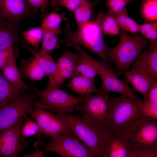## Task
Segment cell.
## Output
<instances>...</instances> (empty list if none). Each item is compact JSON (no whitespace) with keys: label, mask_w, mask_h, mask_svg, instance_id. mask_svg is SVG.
I'll use <instances>...</instances> for the list:
<instances>
[{"label":"cell","mask_w":157,"mask_h":157,"mask_svg":"<svg viewBox=\"0 0 157 157\" xmlns=\"http://www.w3.org/2000/svg\"><path fill=\"white\" fill-rule=\"evenodd\" d=\"M136 150L145 151L157 156V122L144 117L136 124L125 137Z\"/></svg>","instance_id":"cell-8"},{"label":"cell","mask_w":157,"mask_h":157,"mask_svg":"<svg viewBox=\"0 0 157 157\" xmlns=\"http://www.w3.org/2000/svg\"><path fill=\"white\" fill-rule=\"evenodd\" d=\"M140 108L143 115L145 117L156 120L157 103H153L147 100L142 101Z\"/></svg>","instance_id":"cell-33"},{"label":"cell","mask_w":157,"mask_h":157,"mask_svg":"<svg viewBox=\"0 0 157 157\" xmlns=\"http://www.w3.org/2000/svg\"><path fill=\"white\" fill-rule=\"evenodd\" d=\"M95 20L104 34L115 35L119 33L120 28L115 19L104 11H101L97 14Z\"/></svg>","instance_id":"cell-25"},{"label":"cell","mask_w":157,"mask_h":157,"mask_svg":"<svg viewBox=\"0 0 157 157\" xmlns=\"http://www.w3.org/2000/svg\"><path fill=\"white\" fill-rule=\"evenodd\" d=\"M57 0H50V1L51 4V6L53 9V10L55 11L56 7V2Z\"/></svg>","instance_id":"cell-41"},{"label":"cell","mask_w":157,"mask_h":157,"mask_svg":"<svg viewBox=\"0 0 157 157\" xmlns=\"http://www.w3.org/2000/svg\"><path fill=\"white\" fill-rule=\"evenodd\" d=\"M20 30L17 24L0 17V51L22 41Z\"/></svg>","instance_id":"cell-18"},{"label":"cell","mask_w":157,"mask_h":157,"mask_svg":"<svg viewBox=\"0 0 157 157\" xmlns=\"http://www.w3.org/2000/svg\"><path fill=\"white\" fill-rule=\"evenodd\" d=\"M99 90L94 95L84 96L75 110L105 131L110 114L111 99L109 93Z\"/></svg>","instance_id":"cell-5"},{"label":"cell","mask_w":157,"mask_h":157,"mask_svg":"<svg viewBox=\"0 0 157 157\" xmlns=\"http://www.w3.org/2000/svg\"><path fill=\"white\" fill-rule=\"evenodd\" d=\"M106 13L113 17L120 28L126 31V25L129 17L127 9L126 8L117 12L109 10Z\"/></svg>","instance_id":"cell-32"},{"label":"cell","mask_w":157,"mask_h":157,"mask_svg":"<svg viewBox=\"0 0 157 157\" xmlns=\"http://www.w3.org/2000/svg\"><path fill=\"white\" fill-rule=\"evenodd\" d=\"M79 54L65 51L56 63L57 70L52 80L48 83L47 88H59L65 81L72 76Z\"/></svg>","instance_id":"cell-16"},{"label":"cell","mask_w":157,"mask_h":157,"mask_svg":"<svg viewBox=\"0 0 157 157\" xmlns=\"http://www.w3.org/2000/svg\"><path fill=\"white\" fill-rule=\"evenodd\" d=\"M61 113L74 135L90 150L95 157H102L107 133L82 115Z\"/></svg>","instance_id":"cell-4"},{"label":"cell","mask_w":157,"mask_h":157,"mask_svg":"<svg viewBox=\"0 0 157 157\" xmlns=\"http://www.w3.org/2000/svg\"><path fill=\"white\" fill-rule=\"evenodd\" d=\"M143 38L150 42L148 49L152 51L157 49V22L140 24L139 28Z\"/></svg>","instance_id":"cell-26"},{"label":"cell","mask_w":157,"mask_h":157,"mask_svg":"<svg viewBox=\"0 0 157 157\" xmlns=\"http://www.w3.org/2000/svg\"><path fill=\"white\" fill-rule=\"evenodd\" d=\"M137 0H108L106 6L109 10L115 12L121 10L126 5Z\"/></svg>","instance_id":"cell-34"},{"label":"cell","mask_w":157,"mask_h":157,"mask_svg":"<svg viewBox=\"0 0 157 157\" xmlns=\"http://www.w3.org/2000/svg\"><path fill=\"white\" fill-rule=\"evenodd\" d=\"M81 50L92 63L97 71V75L101 79L102 85L99 88L100 90L108 93L110 92H117L137 101L141 100L136 96V91L133 88H130L118 78L114 69L110 66L107 62L96 59L82 49Z\"/></svg>","instance_id":"cell-9"},{"label":"cell","mask_w":157,"mask_h":157,"mask_svg":"<svg viewBox=\"0 0 157 157\" xmlns=\"http://www.w3.org/2000/svg\"><path fill=\"white\" fill-rule=\"evenodd\" d=\"M22 34L24 40L32 45L35 49L37 50L43 35V32L41 28H33L23 32Z\"/></svg>","instance_id":"cell-31"},{"label":"cell","mask_w":157,"mask_h":157,"mask_svg":"<svg viewBox=\"0 0 157 157\" xmlns=\"http://www.w3.org/2000/svg\"><path fill=\"white\" fill-rule=\"evenodd\" d=\"M25 117L10 128L0 132V157H17L27 147L21 142V131Z\"/></svg>","instance_id":"cell-13"},{"label":"cell","mask_w":157,"mask_h":157,"mask_svg":"<svg viewBox=\"0 0 157 157\" xmlns=\"http://www.w3.org/2000/svg\"><path fill=\"white\" fill-rule=\"evenodd\" d=\"M149 43L142 36L130 35L122 30L117 44L109 49L108 58L114 64L117 71H129L144 47Z\"/></svg>","instance_id":"cell-3"},{"label":"cell","mask_w":157,"mask_h":157,"mask_svg":"<svg viewBox=\"0 0 157 157\" xmlns=\"http://www.w3.org/2000/svg\"><path fill=\"white\" fill-rule=\"evenodd\" d=\"M101 0H95V1H96V3H97L98 2H99Z\"/></svg>","instance_id":"cell-42"},{"label":"cell","mask_w":157,"mask_h":157,"mask_svg":"<svg viewBox=\"0 0 157 157\" xmlns=\"http://www.w3.org/2000/svg\"><path fill=\"white\" fill-rule=\"evenodd\" d=\"M42 132L52 137L64 134L73 133L61 113L53 114L35 104L30 114Z\"/></svg>","instance_id":"cell-11"},{"label":"cell","mask_w":157,"mask_h":157,"mask_svg":"<svg viewBox=\"0 0 157 157\" xmlns=\"http://www.w3.org/2000/svg\"><path fill=\"white\" fill-rule=\"evenodd\" d=\"M22 126L20 135L21 141L22 139H26L27 138L34 135L37 137V142H39L42 132L37 122L31 118L26 116Z\"/></svg>","instance_id":"cell-27"},{"label":"cell","mask_w":157,"mask_h":157,"mask_svg":"<svg viewBox=\"0 0 157 157\" xmlns=\"http://www.w3.org/2000/svg\"><path fill=\"white\" fill-rule=\"evenodd\" d=\"M131 66V70L124 72L117 71V74L124 76L135 90L142 95L144 100L151 90L157 85V76L138 59Z\"/></svg>","instance_id":"cell-12"},{"label":"cell","mask_w":157,"mask_h":157,"mask_svg":"<svg viewBox=\"0 0 157 157\" xmlns=\"http://www.w3.org/2000/svg\"><path fill=\"white\" fill-rule=\"evenodd\" d=\"M142 17L146 21L157 19V0H142L141 8Z\"/></svg>","instance_id":"cell-29"},{"label":"cell","mask_w":157,"mask_h":157,"mask_svg":"<svg viewBox=\"0 0 157 157\" xmlns=\"http://www.w3.org/2000/svg\"><path fill=\"white\" fill-rule=\"evenodd\" d=\"M137 59L157 76V49L152 51L144 49Z\"/></svg>","instance_id":"cell-28"},{"label":"cell","mask_w":157,"mask_h":157,"mask_svg":"<svg viewBox=\"0 0 157 157\" xmlns=\"http://www.w3.org/2000/svg\"><path fill=\"white\" fill-rule=\"evenodd\" d=\"M23 47L33 55L48 78V83L50 82L53 79L57 70L56 63L52 57L48 53L41 50L35 49L28 44L24 43Z\"/></svg>","instance_id":"cell-20"},{"label":"cell","mask_w":157,"mask_h":157,"mask_svg":"<svg viewBox=\"0 0 157 157\" xmlns=\"http://www.w3.org/2000/svg\"><path fill=\"white\" fill-rule=\"evenodd\" d=\"M70 81L65 85L66 86L76 94L83 97L97 93L100 90L96 87L94 80L81 75L71 77Z\"/></svg>","instance_id":"cell-19"},{"label":"cell","mask_w":157,"mask_h":157,"mask_svg":"<svg viewBox=\"0 0 157 157\" xmlns=\"http://www.w3.org/2000/svg\"><path fill=\"white\" fill-rule=\"evenodd\" d=\"M56 36L50 32H44L40 50L48 53L58 48L61 43L60 40Z\"/></svg>","instance_id":"cell-30"},{"label":"cell","mask_w":157,"mask_h":157,"mask_svg":"<svg viewBox=\"0 0 157 157\" xmlns=\"http://www.w3.org/2000/svg\"><path fill=\"white\" fill-rule=\"evenodd\" d=\"M43 153L52 151L62 157H94L95 155L73 133L62 134L52 137L44 146Z\"/></svg>","instance_id":"cell-10"},{"label":"cell","mask_w":157,"mask_h":157,"mask_svg":"<svg viewBox=\"0 0 157 157\" xmlns=\"http://www.w3.org/2000/svg\"><path fill=\"white\" fill-rule=\"evenodd\" d=\"M145 100L152 103H157V85L151 90Z\"/></svg>","instance_id":"cell-39"},{"label":"cell","mask_w":157,"mask_h":157,"mask_svg":"<svg viewBox=\"0 0 157 157\" xmlns=\"http://www.w3.org/2000/svg\"><path fill=\"white\" fill-rule=\"evenodd\" d=\"M67 22L63 31L65 38L60 43L74 42L81 45L107 62L109 48L107 44L101 29L96 20L92 19L75 31L71 30Z\"/></svg>","instance_id":"cell-2"},{"label":"cell","mask_w":157,"mask_h":157,"mask_svg":"<svg viewBox=\"0 0 157 157\" xmlns=\"http://www.w3.org/2000/svg\"><path fill=\"white\" fill-rule=\"evenodd\" d=\"M142 101L121 94L113 98L105 131L125 137L134 126L145 117L141 110Z\"/></svg>","instance_id":"cell-1"},{"label":"cell","mask_w":157,"mask_h":157,"mask_svg":"<svg viewBox=\"0 0 157 157\" xmlns=\"http://www.w3.org/2000/svg\"><path fill=\"white\" fill-rule=\"evenodd\" d=\"M19 71L22 78L25 77L33 81H39L46 76L37 60L30 57L23 59L19 64Z\"/></svg>","instance_id":"cell-21"},{"label":"cell","mask_w":157,"mask_h":157,"mask_svg":"<svg viewBox=\"0 0 157 157\" xmlns=\"http://www.w3.org/2000/svg\"><path fill=\"white\" fill-rule=\"evenodd\" d=\"M28 91L24 92L16 89L5 78L0 71V108L13 99L24 95Z\"/></svg>","instance_id":"cell-22"},{"label":"cell","mask_w":157,"mask_h":157,"mask_svg":"<svg viewBox=\"0 0 157 157\" xmlns=\"http://www.w3.org/2000/svg\"><path fill=\"white\" fill-rule=\"evenodd\" d=\"M95 1L83 0L73 13L78 28L91 20L94 15Z\"/></svg>","instance_id":"cell-24"},{"label":"cell","mask_w":157,"mask_h":157,"mask_svg":"<svg viewBox=\"0 0 157 157\" xmlns=\"http://www.w3.org/2000/svg\"><path fill=\"white\" fill-rule=\"evenodd\" d=\"M19 54V51L16 47L1 71L5 78L13 86L21 91L25 92L30 90L31 86L24 82L17 67L16 59Z\"/></svg>","instance_id":"cell-17"},{"label":"cell","mask_w":157,"mask_h":157,"mask_svg":"<svg viewBox=\"0 0 157 157\" xmlns=\"http://www.w3.org/2000/svg\"><path fill=\"white\" fill-rule=\"evenodd\" d=\"M27 0L35 10L37 11L38 9H40L42 12L47 9L49 6L51 5L49 0Z\"/></svg>","instance_id":"cell-37"},{"label":"cell","mask_w":157,"mask_h":157,"mask_svg":"<svg viewBox=\"0 0 157 157\" xmlns=\"http://www.w3.org/2000/svg\"><path fill=\"white\" fill-rule=\"evenodd\" d=\"M38 143L34 145L35 147V150L32 153L29 154H25L24 157H44L42 151L41 150L39 146H38Z\"/></svg>","instance_id":"cell-40"},{"label":"cell","mask_w":157,"mask_h":157,"mask_svg":"<svg viewBox=\"0 0 157 157\" xmlns=\"http://www.w3.org/2000/svg\"><path fill=\"white\" fill-rule=\"evenodd\" d=\"M38 12L27 0H0V17L17 24L28 17L36 16Z\"/></svg>","instance_id":"cell-15"},{"label":"cell","mask_w":157,"mask_h":157,"mask_svg":"<svg viewBox=\"0 0 157 157\" xmlns=\"http://www.w3.org/2000/svg\"><path fill=\"white\" fill-rule=\"evenodd\" d=\"M140 25V24L129 17L126 25V31L130 32L132 35H135L139 32Z\"/></svg>","instance_id":"cell-38"},{"label":"cell","mask_w":157,"mask_h":157,"mask_svg":"<svg viewBox=\"0 0 157 157\" xmlns=\"http://www.w3.org/2000/svg\"><path fill=\"white\" fill-rule=\"evenodd\" d=\"M36 101V95L31 86L25 94L0 108V132L12 127L27 114L30 115Z\"/></svg>","instance_id":"cell-7"},{"label":"cell","mask_w":157,"mask_h":157,"mask_svg":"<svg viewBox=\"0 0 157 157\" xmlns=\"http://www.w3.org/2000/svg\"><path fill=\"white\" fill-rule=\"evenodd\" d=\"M67 20L64 13H58L53 10L43 17L40 27L43 33L50 32L58 35L63 33V31L59 28L61 23L63 21Z\"/></svg>","instance_id":"cell-23"},{"label":"cell","mask_w":157,"mask_h":157,"mask_svg":"<svg viewBox=\"0 0 157 157\" xmlns=\"http://www.w3.org/2000/svg\"><path fill=\"white\" fill-rule=\"evenodd\" d=\"M142 156V151L135 150L125 137L107 133L103 147L102 157Z\"/></svg>","instance_id":"cell-14"},{"label":"cell","mask_w":157,"mask_h":157,"mask_svg":"<svg viewBox=\"0 0 157 157\" xmlns=\"http://www.w3.org/2000/svg\"><path fill=\"white\" fill-rule=\"evenodd\" d=\"M16 47L14 45H13L0 51V71L5 66L10 56Z\"/></svg>","instance_id":"cell-36"},{"label":"cell","mask_w":157,"mask_h":157,"mask_svg":"<svg viewBox=\"0 0 157 157\" xmlns=\"http://www.w3.org/2000/svg\"><path fill=\"white\" fill-rule=\"evenodd\" d=\"M83 0H57L56 6L66 8L73 13L81 4Z\"/></svg>","instance_id":"cell-35"},{"label":"cell","mask_w":157,"mask_h":157,"mask_svg":"<svg viewBox=\"0 0 157 157\" xmlns=\"http://www.w3.org/2000/svg\"><path fill=\"white\" fill-rule=\"evenodd\" d=\"M33 88L37 97V105L57 113H73L84 97H75L59 88H46L41 91L35 87Z\"/></svg>","instance_id":"cell-6"}]
</instances>
